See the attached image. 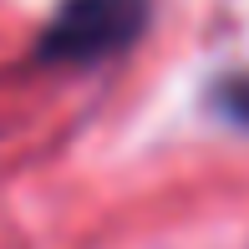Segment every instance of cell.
Here are the masks:
<instances>
[{"label":"cell","instance_id":"cell-1","mask_svg":"<svg viewBox=\"0 0 249 249\" xmlns=\"http://www.w3.org/2000/svg\"><path fill=\"white\" fill-rule=\"evenodd\" d=\"M148 0H71L46 36L51 61H97L127 46L142 26Z\"/></svg>","mask_w":249,"mask_h":249}]
</instances>
